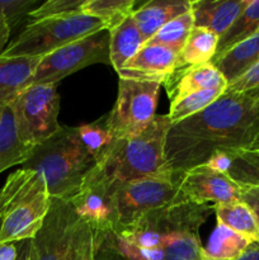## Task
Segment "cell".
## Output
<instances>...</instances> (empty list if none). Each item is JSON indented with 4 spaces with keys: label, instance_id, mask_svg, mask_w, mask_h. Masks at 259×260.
Returning a JSON list of instances; mask_svg holds the SVG:
<instances>
[{
    "label": "cell",
    "instance_id": "cell-36",
    "mask_svg": "<svg viewBox=\"0 0 259 260\" xmlns=\"http://www.w3.org/2000/svg\"><path fill=\"white\" fill-rule=\"evenodd\" d=\"M234 155L235 152L231 151H217L210 157L206 165L211 169L216 170L218 173H222V174H228L229 169H230L231 164H233Z\"/></svg>",
    "mask_w": 259,
    "mask_h": 260
},
{
    "label": "cell",
    "instance_id": "cell-31",
    "mask_svg": "<svg viewBox=\"0 0 259 260\" xmlns=\"http://www.w3.org/2000/svg\"><path fill=\"white\" fill-rule=\"evenodd\" d=\"M85 0H48L42 3L28 14L33 20L47 18H65L81 14Z\"/></svg>",
    "mask_w": 259,
    "mask_h": 260
},
{
    "label": "cell",
    "instance_id": "cell-44",
    "mask_svg": "<svg viewBox=\"0 0 259 260\" xmlns=\"http://www.w3.org/2000/svg\"><path fill=\"white\" fill-rule=\"evenodd\" d=\"M0 218H2V210H0Z\"/></svg>",
    "mask_w": 259,
    "mask_h": 260
},
{
    "label": "cell",
    "instance_id": "cell-9",
    "mask_svg": "<svg viewBox=\"0 0 259 260\" xmlns=\"http://www.w3.org/2000/svg\"><path fill=\"white\" fill-rule=\"evenodd\" d=\"M183 174L163 172L151 177L123 183L117 190L118 229L128 228L151 211L177 201Z\"/></svg>",
    "mask_w": 259,
    "mask_h": 260
},
{
    "label": "cell",
    "instance_id": "cell-15",
    "mask_svg": "<svg viewBox=\"0 0 259 260\" xmlns=\"http://www.w3.org/2000/svg\"><path fill=\"white\" fill-rule=\"evenodd\" d=\"M228 80L212 62L177 69L164 84L170 103L202 90H226Z\"/></svg>",
    "mask_w": 259,
    "mask_h": 260
},
{
    "label": "cell",
    "instance_id": "cell-20",
    "mask_svg": "<svg viewBox=\"0 0 259 260\" xmlns=\"http://www.w3.org/2000/svg\"><path fill=\"white\" fill-rule=\"evenodd\" d=\"M259 61V30L248 40L213 58L212 63L220 70L229 84L238 80Z\"/></svg>",
    "mask_w": 259,
    "mask_h": 260
},
{
    "label": "cell",
    "instance_id": "cell-13",
    "mask_svg": "<svg viewBox=\"0 0 259 260\" xmlns=\"http://www.w3.org/2000/svg\"><path fill=\"white\" fill-rule=\"evenodd\" d=\"M238 201H241L240 185L228 174L216 172L203 164L183 174L175 202L218 205Z\"/></svg>",
    "mask_w": 259,
    "mask_h": 260
},
{
    "label": "cell",
    "instance_id": "cell-4",
    "mask_svg": "<svg viewBox=\"0 0 259 260\" xmlns=\"http://www.w3.org/2000/svg\"><path fill=\"white\" fill-rule=\"evenodd\" d=\"M50 206L47 184L40 173L22 168L12 173L0 189V244L35 238Z\"/></svg>",
    "mask_w": 259,
    "mask_h": 260
},
{
    "label": "cell",
    "instance_id": "cell-2",
    "mask_svg": "<svg viewBox=\"0 0 259 260\" xmlns=\"http://www.w3.org/2000/svg\"><path fill=\"white\" fill-rule=\"evenodd\" d=\"M213 206L173 202L111 233L121 250L137 260H200V230Z\"/></svg>",
    "mask_w": 259,
    "mask_h": 260
},
{
    "label": "cell",
    "instance_id": "cell-12",
    "mask_svg": "<svg viewBox=\"0 0 259 260\" xmlns=\"http://www.w3.org/2000/svg\"><path fill=\"white\" fill-rule=\"evenodd\" d=\"M118 183L109 179L95 167L70 203L78 217L94 231L114 233L118 229Z\"/></svg>",
    "mask_w": 259,
    "mask_h": 260
},
{
    "label": "cell",
    "instance_id": "cell-28",
    "mask_svg": "<svg viewBox=\"0 0 259 260\" xmlns=\"http://www.w3.org/2000/svg\"><path fill=\"white\" fill-rule=\"evenodd\" d=\"M193 27H195V22H193L192 12L188 10L184 14L179 15V17L174 18L169 23H167L145 45L164 46V47H168L179 53Z\"/></svg>",
    "mask_w": 259,
    "mask_h": 260
},
{
    "label": "cell",
    "instance_id": "cell-5",
    "mask_svg": "<svg viewBox=\"0 0 259 260\" xmlns=\"http://www.w3.org/2000/svg\"><path fill=\"white\" fill-rule=\"evenodd\" d=\"M170 124L167 114H156L141 131L117 139L109 154L96 167L119 185L163 172Z\"/></svg>",
    "mask_w": 259,
    "mask_h": 260
},
{
    "label": "cell",
    "instance_id": "cell-29",
    "mask_svg": "<svg viewBox=\"0 0 259 260\" xmlns=\"http://www.w3.org/2000/svg\"><path fill=\"white\" fill-rule=\"evenodd\" d=\"M223 93H225V90H217V89L202 90L172 102L169 107V112L167 113L170 123H177V122L183 121L188 117L200 113L201 111L211 106Z\"/></svg>",
    "mask_w": 259,
    "mask_h": 260
},
{
    "label": "cell",
    "instance_id": "cell-27",
    "mask_svg": "<svg viewBox=\"0 0 259 260\" xmlns=\"http://www.w3.org/2000/svg\"><path fill=\"white\" fill-rule=\"evenodd\" d=\"M136 0H85L83 13L101 19L107 29H111L135 10Z\"/></svg>",
    "mask_w": 259,
    "mask_h": 260
},
{
    "label": "cell",
    "instance_id": "cell-14",
    "mask_svg": "<svg viewBox=\"0 0 259 260\" xmlns=\"http://www.w3.org/2000/svg\"><path fill=\"white\" fill-rule=\"evenodd\" d=\"M179 53L164 46L144 45L118 71V76L127 80L156 83L164 85L178 68Z\"/></svg>",
    "mask_w": 259,
    "mask_h": 260
},
{
    "label": "cell",
    "instance_id": "cell-23",
    "mask_svg": "<svg viewBox=\"0 0 259 260\" xmlns=\"http://www.w3.org/2000/svg\"><path fill=\"white\" fill-rule=\"evenodd\" d=\"M218 45V36L201 27H193L178 55V68L203 65L212 62Z\"/></svg>",
    "mask_w": 259,
    "mask_h": 260
},
{
    "label": "cell",
    "instance_id": "cell-32",
    "mask_svg": "<svg viewBox=\"0 0 259 260\" xmlns=\"http://www.w3.org/2000/svg\"><path fill=\"white\" fill-rule=\"evenodd\" d=\"M37 0H0V18H4L10 29L35 9Z\"/></svg>",
    "mask_w": 259,
    "mask_h": 260
},
{
    "label": "cell",
    "instance_id": "cell-16",
    "mask_svg": "<svg viewBox=\"0 0 259 260\" xmlns=\"http://www.w3.org/2000/svg\"><path fill=\"white\" fill-rule=\"evenodd\" d=\"M250 0H193L190 12L195 27L206 28L218 38L231 27Z\"/></svg>",
    "mask_w": 259,
    "mask_h": 260
},
{
    "label": "cell",
    "instance_id": "cell-34",
    "mask_svg": "<svg viewBox=\"0 0 259 260\" xmlns=\"http://www.w3.org/2000/svg\"><path fill=\"white\" fill-rule=\"evenodd\" d=\"M226 90L235 91V93H249L259 96V61L238 80L229 84Z\"/></svg>",
    "mask_w": 259,
    "mask_h": 260
},
{
    "label": "cell",
    "instance_id": "cell-1",
    "mask_svg": "<svg viewBox=\"0 0 259 260\" xmlns=\"http://www.w3.org/2000/svg\"><path fill=\"white\" fill-rule=\"evenodd\" d=\"M259 140V96L225 90L211 106L170 124L163 170L184 174L215 152L253 150Z\"/></svg>",
    "mask_w": 259,
    "mask_h": 260
},
{
    "label": "cell",
    "instance_id": "cell-41",
    "mask_svg": "<svg viewBox=\"0 0 259 260\" xmlns=\"http://www.w3.org/2000/svg\"><path fill=\"white\" fill-rule=\"evenodd\" d=\"M28 246H29V240L22 241V245H20V251L19 256H18L17 260H27L28 255Z\"/></svg>",
    "mask_w": 259,
    "mask_h": 260
},
{
    "label": "cell",
    "instance_id": "cell-39",
    "mask_svg": "<svg viewBox=\"0 0 259 260\" xmlns=\"http://www.w3.org/2000/svg\"><path fill=\"white\" fill-rule=\"evenodd\" d=\"M10 32H12V29H10L7 20L4 18H0V55L7 48L8 41H9L10 37Z\"/></svg>",
    "mask_w": 259,
    "mask_h": 260
},
{
    "label": "cell",
    "instance_id": "cell-7",
    "mask_svg": "<svg viewBox=\"0 0 259 260\" xmlns=\"http://www.w3.org/2000/svg\"><path fill=\"white\" fill-rule=\"evenodd\" d=\"M88 230L89 226L78 217L70 201L51 198L42 228L29 240L27 260H70Z\"/></svg>",
    "mask_w": 259,
    "mask_h": 260
},
{
    "label": "cell",
    "instance_id": "cell-6",
    "mask_svg": "<svg viewBox=\"0 0 259 260\" xmlns=\"http://www.w3.org/2000/svg\"><path fill=\"white\" fill-rule=\"evenodd\" d=\"M107 29L101 19L86 15L84 13L65 18H47L32 20L18 35L2 56H46L69 43Z\"/></svg>",
    "mask_w": 259,
    "mask_h": 260
},
{
    "label": "cell",
    "instance_id": "cell-10",
    "mask_svg": "<svg viewBox=\"0 0 259 260\" xmlns=\"http://www.w3.org/2000/svg\"><path fill=\"white\" fill-rule=\"evenodd\" d=\"M94 63H111L108 29L91 33L43 56L32 85L58 84L66 76Z\"/></svg>",
    "mask_w": 259,
    "mask_h": 260
},
{
    "label": "cell",
    "instance_id": "cell-33",
    "mask_svg": "<svg viewBox=\"0 0 259 260\" xmlns=\"http://www.w3.org/2000/svg\"><path fill=\"white\" fill-rule=\"evenodd\" d=\"M96 233V231H95ZM94 260H137L116 245L111 233H96V249Z\"/></svg>",
    "mask_w": 259,
    "mask_h": 260
},
{
    "label": "cell",
    "instance_id": "cell-17",
    "mask_svg": "<svg viewBox=\"0 0 259 260\" xmlns=\"http://www.w3.org/2000/svg\"><path fill=\"white\" fill-rule=\"evenodd\" d=\"M41 60L42 56L0 55V104H10L32 85Z\"/></svg>",
    "mask_w": 259,
    "mask_h": 260
},
{
    "label": "cell",
    "instance_id": "cell-25",
    "mask_svg": "<svg viewBox=\"0 0 259 260\" xmlns=\"http://www.w3.org/2000/svg\"><path fill=\"white\" fill-rule=\"evenodd\" d=\"M259 30V0H250L231 27L218 38L217 51L213 58L220 57L238 43L248 40Z\"/></svg>",
    "mask_w": 259,
    "mask_h": 260
},
{
    "label": "cell",
    "instance_id": "cell-11",
    "mask_svg": "<svg viewBox=\"0 0 259 260\" xmlns=\"http://www.w3.org/2000/svg\"><path fill=\"white\" fill-rule=\"evenodd\" d=\"M160 84L118 79L116 103L107 116V124L117 137L136 134L152 121L156 113Z\"/></svg>",
    "mask_w": 259,
    "mask_h": 260
},
{
    "label": "cell",
    "instance_id": "cell-37",
    "mask_svg": "<svg viewBox=\"0 0 259 260\" xmlns=\"http://www.w3.org/2000/svg\"><path fill=\"white\" fill-rule=\"evenodd\" d=\"M241 202L245 203L250 208L259 226V185L258 187H241Z\"/></svg>",
    "mask_w": 259,
    "mask_h": 260
},
{
    "label": "cell",
    "instance_id": "cell-21",
    "mask_svg": "<svg viewBox=\"0 0 259 260\" xmlns=\"http://www.w3.org/2000/svg\"><path fill=\"white\" fill-rule=\"evenodd\" d=\"M33 147L19 139L14 113L10 104H7L0 121V173L18 164H24Z\"/></svg>",
    "mask_w": 259,
    "mask_h": 260
},
{
    "label": "cell",
    "instance_id": "cell-30",
    "mask_svg": "<svg viewBox=\"0 0 259 260\" xmlns=\"http://www.w3.org/2000/svg\"><path fill=\"white\" fill-rule=\"evenodd\" d=\"M228 175L241 187H258L259 149L235 152Z\"/></svg>",
    "mask_w": 259,
    "mask_h": 260
},
{
    "label": "cell",
    "instance_id": "cell-40",
    "mask_svg": "<svg viewBox=\"0 0 259 260\" xmlns=\"http://www.w3.org/2000/svg\"><path fill=\"white\" fill-rule=\"evenodd\" d=\"M236 260H259V241H251L250 245Z\"/></svg>",
    "mask_w": 259,
    "mask_h": 260
},
{
    "label": "cell",
    "instance_id": "cell-38",
    "mask_svg": "<svg viewBox=\"0 0 259 260\" xmlns=\"http://www.w3.org/2000/svg\"><path fill=\"white\" fill-rule=\"evenodd\" d=\"M20 245L22 241L0 244V260H17L19 256Z\"/></svg>",
    "mask_w": 259,
    "mask_h": 260
},
{
    "label": "cell",
    "instance_id": "cell-26",
    "mask_svg": "<svg viewBox=\"0 0 259 260\" xmlns=\"http://www.w3.org/2000/svg\"><path fill=\"white\" fill-rule=\"evenodd\" d=\"M78 131L81 141L89 150L96 164L103 161L117 140L107 124V116H103L91 123L79 126Z\"/></svg>",
    "mask_w": 259,
    "mask_h": 260
},
{
    "label": "cell",
    "instance_id": "cell-42",
    "mask_svg": "<svg viewBox=\"0 0 259 260\" xmlns=\"http://www.w3.org/2000/svg\"><path fill=\"white\" fill-rule=\"evenodd\" d=\"M7 104H0V121H2V117H3V112H4V108Z\"/></svg>",
    "mask_w": 259,
    "mask_h": 260
},
{
    "label": "cell",
    "instance_id": "cell-22",
    "mask_svg": "<svg viewBox=\"0 0 259 260\" xmlns=\"http://www.w3.org/2000/svg\"><path fill=\"white\" fill-rule=\"evenodd\" d=\"M250 243V239L217 223L207 244L202 245L200 260H236Z\"/></svg>",
    "mask_w": 259,
    "mask_h": 260
},
{
    "label": "cell",
    "instance_id": "cell-43",
    "mask_svg": "<svg viewBox=\"0 0 259 260\" xmlns=\"http://www.w3.org/2000/svg\"><path fill=\"white\" fill-rule=\"evenodd\" d=\"M254 149H259V140H258V142H256V145H255V147H254Z\"/></svg>",
    "mask_w": 259,
    "mask_h": 260
},
{
    "label": "cell",
    "instance_id": "cell-3",
    "mask_svg": "<svg viewBox=\"0 0 259 260\" xmlns=\"http://www.w3.org/2000/svg\"><path fill=\"white\" fill-rule=\"evenodd\" d=\"M96 161L79 135L78 127L61 126L53 136L33 147L22 169L40 173L51 198L70 201L83 187Z\"/></svg>",
    "mask_w": 259,
    "mask_h": 260
},
{
    "label": "cell",
    "instance_id": "cell-18",
    "mask_svg": "<svg viewBox=\"0 0 259 260\" xmlns=\"http://www.w3.org/2000/svg\"><path fill=\"white\" fill-rule=\"evenodd\" d=\"M190 10L189 0H150L132 12L145 43L167 23Z\"/></svg>",
    "mask_w": 259,
    "mask_h": 260
},
{
    "label": "cell",
    "instance_id": "cell-8",
    "mask_svg": "<svg viewBox=\"0 0 259 260\" xmlns=\"http://www.w3.org/2000/svg\"><path fill=\"white\" fill-rule=\"evenodd\" d=\"M19 139L36 147L60 129L57 84H35L10 103Z\"/></svg>",
    "mask_w": 259,
    "mask_h": 260
},
{
    "label": "cell",
    "instance_id": "cell-24",
    "mask_svg": "<svg viewBox=\"0 0 259 260\" xmlns=\"http://www.w3.org/2000/svg\"><path fill=\"white\" fill-rule=\"evenodd\" d=\"M217 223L231 229L235 233L250 239L251 241H259V226L250 208L241 201L231 203H218L213 205Z\"/></svg>",
    "mask_w": 259,
    "mask_h": 260
},
{
    "label": "cell",
    "instance_id": "cell-35",
    "mask_svg": "<svg viewBox=\"0 0 259 260\" xmlns=\"http://www.w3.org/2000/svg\"><path fill=\"white\" fill-rule=\"evenodd\" d=\"M96 249V233L89 228L83 243L70 260H94Z\"/></svg>",
    "mask_w": 259,
    "mask_h": 260
},
{
    "label": "cell",
    "instance_id": "cell-19",
    "mask_svg": "<svg viewBox=\"0 0 259 260\" xmlns=\"http://www.w3.org/2000/svg\"><path fill=\"white\" fill-rule=\"evenodd\" d=\"M108 30L109 60L114 70L118 71L144 47L145 41L132 14Z\"/></svg>",
    "mask_w": 259,
    "mask_h": 260
}]
</instances>
